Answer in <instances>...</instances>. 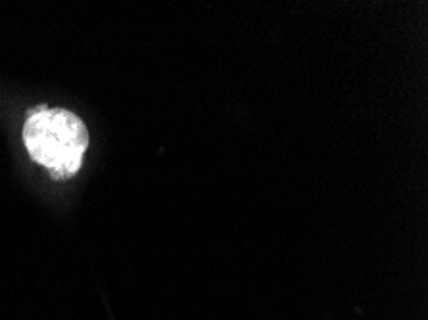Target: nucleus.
Wrapping results in <instances>:
<instances>
[{"instance_id":"f257e3e1","label":"nucleus","mask_w":428,"mask_h":320,"mask_svg":"<svg viewBox=\"0 0 428 320\" xmlns=\"http://www.w3.org/2000/svg\"><path fill=\"white\" fill-rule=\"evenodd\" d=\"M29 156L54 178H68L81 169L89 148V130L79 117L60 108H37L23 127Z\"/></svg>"}]
</instances>
